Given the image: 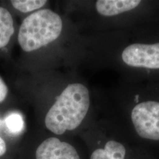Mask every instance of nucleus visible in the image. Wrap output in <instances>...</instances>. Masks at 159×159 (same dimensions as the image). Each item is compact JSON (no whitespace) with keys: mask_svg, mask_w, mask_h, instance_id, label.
<instances>
[{"mask_svg":"<svg viewBox=\"0 0 159 159\" xmlns=\"http://www.w3.org/2000/svg\"><path fill=\"white\" fill-rule=\"evenodd\" d=\"M124 38L111 33V68L125 81L159 87V23H146L132 28Z\"/></svg>","mask_w":159,"mask_h":159,"instance_id":"obj_1","label":"nucleus"},{"mask_svg":"<svg viewBox=\"0 0 159 159\" xmlns=\"http://www.w3.org/2000/svg\"><path fill=\"white\" fill-rule=\"evenodd\" d=\"M115 95L116 123L133 142L152 153L159 148V87L126 83Z\"/></svg>","mask_w":159,"mask_h":159,"instance_id":"obj_2","label":"nucleus"},{"mask_svg":"<svg viewBox=\"0 0 159 159\" xmlns=\"http://www.w3.org/2000/svg\"><path fill=\"white\" fill-rule=\"evenodd\" d=\"M90 104V94L85 85L69 84L46 115V127L57 135L76 130L88 114Z\"/></svg>","mask_w":159,"mask_h":159,"instance_id":"obj_3","label":"nucleus"},{"mask_svg":"<svg viewBox=\"0 0 159 159\" xmlns=\"http://www.w3.org/2000/svg\"><path fill=\"white\" fill-rule=\"evenodd\" d=\"M62 30L63 21L57 13L49 9L39 10L24 20L18 41L21 49L29 52L53 42Z\"/></svg>","mask_w":159,"mask_h":159,"instance_id":"obj_4","label":"nucleus"},{"mask_svg":"<svg viewBox=\"0 0 159 159\" xmlns=\"http://www.w3.org/2000/svg\"><path fill=\"white\" fill-rule=\"evenodd\" d=\"M89 159H157L153 153L133 142L111 120V126L93 149Z\"/></svg>","mask_w":159,"mask_h":159,"instance_id":"obj_5","label":"nucleus"},{"mask_svg":"<svg viewBox=\"0 0 159 159\" xmlns=\"http://www.w3.org/2000/svg\"><path fill=\"white\" fill-rule=\"evenodd\" d=\"M152 3L141 0H98L95 2V9L99 16L111 21V28L122 27V24L125 23L127 29H129L128 24L133 28L149 23L139 19L142 16L152 15V12L159 10L148 7Z\"/></svg>","mask_w":159,"mask_h":159,"instance_id":"obj_6","label":"nucleus"},{"mask_svg":"<svg viewBox=\"0 0 159 159\" xmlns=\"http://www.w3.org/2000/svg\"><path fill=\"white\" fill-rule=\"evenodd\" d=\"M36 159H81L77 149L66 142L55 137L41 143L35 152Z\"/></svg>","mask_w":159,"mask_h":159,"instance_id":"obj_7","label":"nucleus"},{"mask_svg":"<svg viewBox=\"0 0 159 159\" xmlns=\"http://www.w3.org/2000/svg\"><path fill=\"white\" fill-rule=\"evenodd\" d=\"M14 33L13 20L10 12L0 7V49L9 43Z\"/></svg>","mask_w":159,"mask_h":159,"instance_id":"obj_8","label":"nucleus"},{"mask_svg":"<svg viewBox=\"0 0 159 159\" xmlns=\"http://www.w3.org/2000/svg\"><path fill=\"white\" fill-rule=\"evenodd\" d=\"M5 125L12 134H19L24 129L23 117L19 113L13 112L7 115L5 119Z\"/></svg>","mask_w":159,"mask_h":159,"instance_id":"obj_9","label":"nucleus"},{"mask_svg":"<svg viewBox=\"0 0 159 159\" xmlns=\"http://www.w3.org/2000/svg\"><path fill=\"white\" fill-rule=\"evenodd\" d=\"M46 0H16L11 1V4L16 9L22 13H28L34 10L42 7L47 3Z\"/></svg>","mask_w":159,"mask_h":159,"instance_id":"obj_10","label":"nucleus"},{"mask_svg":"<svg viewBox=\"0 0 159 159\" xmlns=\"http://www.w3.org/2000/svg\"><path fill=\"white\" fill-rule=\"evenodd\" d=\"M7 91H8V89H7V85L0 77V102L5 100L7 95Z\"/></svg>","mask_w":159,"mask_h":159,"instance_id":"obj_11","label":"nucleus"},{"mask_svg":"<svg viewBox=\"0 0 159 159\" xmlns=\"http://www.w3.org/2000/svg\"><path fill=\"white\" fill-rule=\"evenodd\" d=\"M7 150V147H6V143L3 139L0 136V156H3Z\"/></svg>","mask_w":159,"mask_h":159,"instance_id":"obj_12","label":"nucleus"}]
</instances>
